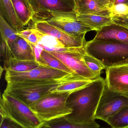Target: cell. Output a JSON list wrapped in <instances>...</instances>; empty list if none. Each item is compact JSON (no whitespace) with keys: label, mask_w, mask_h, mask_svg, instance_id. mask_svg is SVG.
I'll return each instance as SVG.
<instances>
[{"label":"cell","mask_w":128,"mask_h":128,"mask_svg":"<svg viewBox=\"0 0 128 128\" xmlns=\"http://www.w3.org/2000/svg\"><path fill=\"white\" fill-rule=\"evenodd\" d=\"M105 85V80L100 77L84 88L71 93L66 106L72 112L65 117L71 122L78 124L95 122L96 111Z\"/></svg>","instance_id":"6da1fadb"},{"label":"cell","mask_w":128,"mask_h":128,"mask_svg":"<svg viewBox=\"0 0 128 128\" xmlns=\"http://www.w3.org/2000/svg\"><path fill=\"white\" fill-rule=\"evenodd\" d=\"M86 53L107 68L128 65V44L103 40L86 42Z\"/></svg>","instance_id":"7a4b0ae2"},{"label":"cell","mask_w":128,"mask_h":128,"mask_svg":"<svg viewBox=\"0 0 128 128\" xmlns=\"http://www.w3.org/2000/svg\"><path fill=\"white\" fill-rule=\"evenodd\" d=\"M64 78L59 80H26L7 83L4 93L30 106L51 93Z\"/></svg>","instance_id":"3957f363"},{"label":"cell","mask_w":128,"mask_h":128,"mask_svg":"<svg viewBox=\"0 0 128 128\" xmlns=\"http://www.w3.org/2000/svg\"><path fill=\"white\" fill-rule=\"evenodd\" d=\"M0 107L1 119L7 116L26 128H40L45 122L29 106L10 95L2 94Z\"/></svg>","instance_id":"277c9868"},{"label":"cell","mask_w":128,"mask_h":128,"mask_svg":"<svg viewBox=\"0 0 128 128\" xmlns=\"http://www.w3.org/2000/svg\"><path fill=\"white\" fill-rule=\"evenodd\" d=\"M71 93H50L29 106L41 120L47 122L71 113L66 106V101Z\"/></svg>","instance_id":"5b68a950"},{"label":"cell","mask_w":128,"mask_h":128,"mask_svg":"<svg viewBox=\"0 0 128 128\" xmlns=\"http://www.w3.org/2000/svg\"><path fill=\"white\" fill-rule=\"evenodd\" d=\"M77 16L76 12H52L34 16L32 20H46L72 36L85 38L86 33L92 30L78 21Z\"/></svg>","instance_id":"8992f818"},{"label":"cell","mask_w":128,"mask_h":128,"mask_svg":"<svg viewBox=\"0 0 128 128\" xmlns=\"http://www.w3.org/2000/svg\"><path fill=\"white\" fill-rule=\"evenodd\" d=\"M128 105V94L112 91L105 86L97 108L95 119L107 122L108 119Z\"/></svg>","instance_id":"52a82bcc"},{"label":"cell","mask_w":128,"mask_h":128,"mask_svg":"<svg viewBox=\"0 0 128 128\" xmlns=\"http://www.w3.org/2000/svg\"><path fill=\"white\" fill-rule=\"evenodd\" d=\"M47 52L78 76L91 80H96L100 77L91 70L86 65L84 59L86 53L84 46L76 48L71 52Z\"/></svg>","instance_id":"ba28073f"},{"label":"cell","mask_w":128,"mask_h":128,"mask_svg":"<svg viewBox=\"0 0 128 128\" xmlns=\"http://www.w3.org/2000/svg\"><path fill=\"white\" fill-rule=\"evenodd\" d=\"M69 74L62 71L40 66L34 69L24 72L6 70L5 80L7 83L26 80H56L62 79Z\"/></svg>","instance_id":"9c48e42d"},{"label":"cell","mask_w":128,"mask_h":128,"mask_svg":"<svg viewBox=\"0 0 128 128\" xmlns=\"http://www.w3.org/2000/svg\"><path fill=\"white\" fill-rule=\"evenodd\" d=\"M34 28L43 34L56 38L66 48L84 47L86 41L85 38L74 36L60 28L52 25L46 20L33 21Z\"/></svg>","instance_id":"30bf717a"},{"label":"cell","mask_w":128,"mask_h":128,"mask_svg":"<svg viewBox=\"0 0 128 128\" xmlns=\"http://www.w3.org/2000/svg\"><path fill=\"white\" fill-rule=\"evenodd\" d=\"M29 1L34 12V17L52 12H76L75 0H29Z\"/></svg>","instance_id":"8fae6325"},{"label":"cell","mask_w":128,"mask_h":128,"mask_svg":"<svg viewBox=\"0 0 128 128\" xmlns=\"http://www.w3.org/2000/svg\"><path fill=\"white\" fill-rule=\"evenodd\" d=\"M105 82L112 91L128 94V66L127 65L106 68Z\"/></svg>","instance_id":"7c38bea8"},{"label":"cell","mask_w":128,"mask_h":128,"mask_svg":"<svg viewBox=\"0 0 128 128\" xmlns=\"http://www.w3.org/2000/svg\"><path fill=\"white\" fill-rule=\"evenodd\" d=\"M93 40L115 41L128 44V28L113 22L97 32Z\"/></svg>","instance_id":"4fadbf2b"},{"label":"cell","mask_w":128,"mask_h":128,"mask_svg":"<svg viewBox=\"0 0 128 128\" xmlns=\"http://www.w3.org/2000/svg\"><path fill=\"white\" fill-rule=\"evenodd\" d=\"M93 80L82 77L74 74H69L64 78L61 82L51 92L71 93L84 88Z\"/></svg>","instance_id":"5bb4252c"},{"label":"cell","mask_w":128,"mask_h":128,"mask_svg":"<svg viewBox=\"0 0 128 128\" xmlns=\"http://www.w3.org/2000/svg\"><path fill=\"white\" fill-rule=\"evenodd\" d=\"M77 15H96L111 17L109 10L105 8L96 0H75Z\"/></svg>","instance_id":"9a60e30c"},{"label":"cell","mask_w":128,"mask_h":128,"mask_svg":"<svg viewBox=\"0 0 128 128\" xmlns=\"http://www.w3.org/2000/svg\"><path fill=\"white\" fill-rule=\"evenodd\" d=\"M13 57L19 60H35L32 47L24 38L19 36L10 47Z\"/></svg>","instance_id":"2e32d148"},{"label":"cell","mask_w":128,"mask_h":128,"mask_svg":"<svg viewBox=\"0 0 128 128\" xmlns=\"http://www.w3.org/2000/svg\"><path fill=\"white\" fill-rule=\"evenodd\" d=\"M0 15L17 32L23 30L24 26L17 16L11 0H0Z\"/></svg>","instance_id":"e0dca14e"},{"label":"cell","mask_w":128,"mask_h":128,"mask_svg":"<svg viewBox=\"0 0 128 128\" xmlns=\"http://www.w3.org/2000/svg\"><path fill=\"white\" fill-rule=\"evenodd\" d=\"M17 17L23 26L32 20L35 13L29 0H11Z\"/></svg>","instance_id":"ac0fdd59"},{"label":"cell","mask_w":128,"mask_h":128,"mask_svg":"<svg viewBox=\"0 0 128 128\" xmlns=\"http://www.w3.org/2000/svg\"><path fill=\"white\" fill-rule=\"evenodd\" d=\"M78 21L89 27L92 30L99 31L104 27L113 22L112 17L96 15H77Z\"/></svg>","instance_id":"d6986e66"},{"label":"cell","mask_w":128,"mask_h":128,"mask_svg":"<svg viewBox=\"0 0 128 128\" xmlns=\"http://www.w3.org/2000/svg\"><path fill=\"white\" fill-rule=\"evenodd\" d=\"M99 127L95 122L88 124L74 123L64 116L45 122L40 128H98Z\"/></svg>","instance_id":"ffe728a7"},{"label":"cell","mask_w":128,"mask_h":128,"mask_svg":"<svg viewBox=\"0 0 128 128\" xmlns=\"http://www.w3.org/2000/svg\"><path fill=\"white\" fill-rule=\"evenodd\" d=\"M40 66L38 62L35 60H19L13 57L4 62V68L5 71L10 70L16 72L28 71L36 68Z\"/></svg>","instance_id":"44dd1931"},{"label":"cell","mask_w":128,"mask_h":128,"mask_svg":"<svg viewBox=\"0 0 128 128\" xmlns=\"http://www.w3.org/2000/svg\"><path fill=\"white\" fill-rule=\"evenodd\" d=\"M38 62L40 65L42 66L60 70L70 74H74L72 70L61 61L49 53L47 51L43 49L41 52L40 58Z\"/></svg>","instance_id":"7402d4cb"},{"label":"cell","mask_w":128,"mask_h":128,"mask_svg":"<svg viewBox=\"0 0 128 128\" xmlns=\"http://www.w3.org/2000/svg\"><path fill=\"white\" fill-rule=\"evenodd\" d=\"M0 32L1 37L4 39L10 47L19 36L15 30L0 15Z\"/></svg>","instance_id":"603a6c76"},{"label":"cell","mask_w":128,"mask_h":128,"mask_svg":"<svg viewBox=\"0 0 128 128\" xmlns=\"http://www.w3.org/2000/svg\"><path fill=\"white\" fill-rule=\"evenodd\" d=\"M107 123L112 128H128V105L109 118Z\"/></svg>","instance_id":"cb8c5ba5"},{"label":"cell","mask_w":128,"mask_h":128,"mask_svg":"<svg viewBox=\"0 0 128 128\" xmlns=\"http://www.w3.org/2000/svg\"><path fill=\"white\" fill-rule=\"evenodd\" d=\"M84 59L89 68L98 76L100 75L101 71L105 68L104 66L100 61L86 53L84 55Z\"/></svg>","instance_id":"d4e9b609"},{"label":"cell","mask_w":128,"mask_h":128,"mask_svg":"<svg viewBox=\"0 0 128 128\" xmlns=\"http://www.w3.org/2000/svg\"><path fill=\"white\" fill-rule=\"evenodd\" d=\"M38 44H42L49 48L65 47L64 45L57 40L56 38L43 33L41 34V41Z\"/></svg>","instance_id":"484cf974"},{"label":"cell","mask_w":128,"mask_h":128,"mask_svg":"<svg viewBox=\"0 0 128 128\" xmlns=\"http://www.w3.org/2000/svg\"><path fill=\"white\" fill-rule=\"evenodd\" d=\"M110 16H122L128 14V4H114L109 9Z\"/></svg>","instance_id":"4316f807"},{"label":"cell","mask_w":128,"mask_h":128,"mask_svg":"<svg viewBox=\"0 0 128 128\" xmlns=\"http://www.w3.org/2000/svg\"><path fill=\"white\" fill-rule=\"evenodd\" d=\"M0 128H26L7 116L1 119Z\"/></svg>","instance_id":"83f0119b"},{"label":"cell","mask_w":128,"mask_h":128,"mask_svg":"<svg viewBox=\"0 0 128 128\" xmlns=\"http://www.w3.org/2000/svg\"><path fill=\"white\" fill-rule=\"evenodd\" d=\"M113 22L128 28V18L122 16H113Z\"/></svg>","instance_id":"f1b7e54d"},{"label":"cell","mask_w":128,"mask_h":128,"mask_svg":"<svg viewBox=\"0 0 128 128\" xmlns=\"http://www.w3.org/2000/svg\"><path fill=\"white\" fill-rule=\"evenodd\" d=\"M8 46L4 39L1 37V57L4 58V59L6 56Z\"/></svg>","instance_id":"f546056e"},{"label":"cell","mask_w":128,"mask_h":128,"mask_svg":"<svg viewBox=\"0 0 128 128\" xmlns=\"http://www.w3.org/2000/svg\"><path fill=\"white\" fill-rule=\"evenodd\" d=\"M103 6L109 10L114 4L116 0H96Z\"/></svg>","instance_id":"4dcf8cb0"},{"label":"cell","mask_w":128,"mask_h":128,"mask_svg":"<svg viewBox=\"0 0 128 128\" xmlns=\"http://www.w3.org/2000/svg\"><path fill=\"white\" fill-rule=\"evenodd\" d=\"M33 32V28H28L25 30H23L21 31L17 32V34L19 36L24 39H26L29 35L32 34Z\"/></svg>","instance_id":"1f68e13d"},{"label":"cell","mask_w":128,"mask_h":128,"mask_svg":"<svg viewBox=\"0 0 128 128\" xmlns=\"http://www.w3.org/2000/svg\"><path fill=\"white\" fill-rule=\"evenodd\" d=\"M128 4V0H116L114 4Z\"/></svg>","instance_id":"d6a6232c"},{"label":"cell","mask_w":128,"mask_h":128,"mask_svg":"<svg viewBox=\"0 0 128 128\" xmlns=\"http://www.w3.org/2000/svg\"><path fill=\"white\" fill-rule=\"evenodd\" d=\"M4 69H5L4 68H2V66H1L0 67V76H1V77L2 74V72H3Z\"/></svg>","instance_id":"836d02e7"},{"label":"cell","mask_w":128,"mask_h":128,"mask_svg":"<svg viewBox=\"0 0 128 128\" xmlns=\"http://www.w3.org/2000/svg\"><path fill=\"white\" fill-rule=\"evenodd\" d=\"M122 17H127V18H128V14L125 15V16H122Z\"/></svg>","instance_id":"e575fe53"},{"label":"cell","mask_w":128,"mask_h":128,"mask_svg":"<svg viewBox=\"0 0 128 128\" xmlns=\"http://www.w3.org/2000/svg\"><path fill=\"white\" fill-rule=\"evenodd\" d=\"M127 66H128V65H127Z\"/></svg>","instance_id":"d590c367"},{"label":"cell","mask_w":128,"mask_h":128,"mask_svg":"<svg viewBox=\"0 0 128 128\" xmlns=\"http://www.w3.org/2000/svg\"></svg>","instance_id":"8d00e7d4"}]
</instances>
